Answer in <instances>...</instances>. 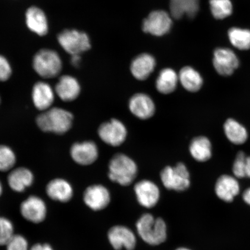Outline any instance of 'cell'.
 <instances>
[{
  "label": "cell",
  "mask_w": 250,
  "mask_h": 250,
  "mask_svg": "<svg viewBox=\"0 0 250 250\" xmlns=\"http://www.w3.org/2000/svg\"><path fill=\"white\" fill-rule=\"evenodd\" d=\"M73 114L67 109L55 107L43 111L37 117L36 124L45 133L59 135L66 133L73 126Z\"/></svg>",
  "instance_id": "cell-1"
},
{
  "label": "cell",
  "mask_w": 250,
  "mask_h": 250,
  "mask_svg": "<svg viewBox=\"0 0 250 250\" xmlns=\"http://www.w3.org/2000/svg\"><path fill=\"white\" fill-rule=\"evenodd\" d=\"M138 167L129 156L122 153L115 154L109 161L108 176L109 180L121 186H128L133 182Z\"/></svg>",
  "instance_id": "cell-2"
},
{
  "label": "cell",
  "mask_w": 250,
  "mask_h": 250,
  "mask_svg": "<svg viewBox=\"0 0 250 250\" xmlns=\"http://www.w3.org/2000/svg\"><path fill=\"white\" fill-rule=\"evenodd\" d=\"M136 228L141 238L150 245H161L167 239V225L161 218H155L150 214H143L137 222Z\"/></svg>",
  "instance_id": "cell-3"
},
{
  "label": "cell",
  "mask_w": 250,
  "mask_h": 250,
  "mask_svg": "<svg viewBox=\"0 0 250 250\" xmlns=\"http://www.w3.org/2000/svg\"><path fill=\"white\" fill-rule=\"evenodd\" d=\"M33 67L41 77L49 79L57 77L61 73L62 62L57 52L49 49H42L34 56Z\"/></svg>",
  "instance_id": "cell-4"
},
{
  "label": "cell",
  "mask_w": 250,
  "mask_h": 250,
  "mask_svg": "<svg viewBox=\"0 0 250 250\" xmlns=\"http://www.w3.org/2000/svg\"><path fill=\"white\" fill-rule=\"evenodd\" d=\"M161 179L166 188L176 191H184L190 184L189 171L182 162L174 167H165L161 172Z\"/></svg>",
  "instance_id": "cell-5"
},
{
  "label": "cell",
  "mask_w": 250,
  "mask_h": 250,
  "mask_svg": "<svg viewBox=\"0 0 250 250\" xmlns=\"http://www.w3.org/2000/svg\"><path fill=\"white\" fill-rule=\"evenodd\" d=\"M58 42L62 48L71 55H80L91 47L87 34L76 30H66L59 34Z\"/></svg>",
  "instance_id": "cell-6"
},
{
  "label": "cell",
  "mask_w": 250,
  "mask_h": 250,
  "mask_svg": "<svg viewBox=\"0 0 250 250\" xmlns=\"http://www.w3.org/2000/svg\"><path fill=\"white\" fill-rule=\"evenodd\" d=\"M100 139L106 145L120 146L125 142L127 130L125 125L117 119H112L101 125L98 130Z\"/></svg>",
  "instance_id": "cell-7"
},
{
  "label": "cell",
  "mask_w": 250,
  "mask_h": 250,
  "mask_svg": "<svg viewBox=\"0 0 250 250\" xmlns=\"http://www.w3.org/2000/svg\"><path fill=\"white\" fill-rule=\"evenodd\" d=\"M212 64L217 73L223 77L232 76L240 65L238 56L228 48H217L214 50Z\"/></svg>",
  "instance_id": "cell-8"
},
{
  "label": "cell",
  "mask_w": 250,
  "mask_h": 250,
  "mask_svg": "<svg viewBox=\"0 0 250 250\" xmlns=\"http://www.w3.org/2000/svg\"><path fill=\"white\" fill-rule=\"evenodd\" d=\"M173 24L171 16L163 10L152 11L143 21V30L154 36H163L169 32Z\"/></svg>",
  "instance_id": "cell-9"
},
{
  "label": "cell",
  "mask_w": 250,
  "mask_h": 250,
  "mask_svg": "<svg viewBox=\"0 0 250 250\" xmlns=\"http://www.w3.org/2000/svg\"><path fill=\"white\" fill-rule=\"evenodd\" d=\"M99 154L98 146L90 140L75 143L70 149L71 159L81 166H88L95 163L98 159Z\"/></svg>",
  "instance_id": "cell-10"
},
{
  "label": "cell",
  "mask_w": 250,
  "mask_h": 250,
  "mask_svg": "<svg viewBox=\"0 0 250 250\" xmlns=\"http://www.w3.org/2000/svg\"><path fill=\"white\" fill-rule=\"evenodd\" d=\"M20 212L27 221L34 224L42 223L46 217V205L40 197L30 196L21 203Z\"/></svg>",
  "instance_id": "cell-11"
},
{
  "label": "cell",
  "mask_w": 250,
  "mask_h": 250,
  "mask_svg": "<svg viewBox=\"0 0 250 250\" xmlns=\"http://www.w3.org/2000/svg\"><path fill=\"white\" fill-rule=\"evenodd\" d=\"M83 199L87 207L94 211H100L107 208L111 196L107 188L95 184L87 188L83 192Z\"/></svg>",
  "instance_id": "cell-12"
},
{
  "label": "cell",
  "mask_w": 250,
  "mask_h": 250,
  "mask_svg": "<svg viewBox=\"0 0 250 250\" xmlns=\"http://www.w3.org/2000/svg\"><path fill=\"white\" fill-rule=\"evenodd\" d=\"M128 107L134 116L142 120L154 116L156 111L154 102L151 97L144 93L134 95L129 100Z\"/></svg>",
  "instance_id": "cell-13"
},
{
  "label": "cell",
  "mask_w": 250,
  "mask_h": 250,
  "mask_svg": "<svg viewBox=\"0 0 250 250\" xmlns=\"http://www.w3.org/2000/svg\"><path fill=\"white\" fill-rule=\"evenodd\" d=\"M137 201L143 207L151 208L157 204L160 198V190L151 181L143 180L134 188Z\"/></svg>",
  "instance_id": "cell-14"
},
{
  "label": "cell",
  "mask_w": 250,
  "mask_h": 250,
  "mask_svg": "<svg viewBox=\"0 0 250 250\" xmlns=\"http://www.w3.org/2000/svg\"><path fill=\"white\" fill-rule=\"evenodd\" d=\"M55 89L48 83L39 81L34 84L31 98L34 107L42 112L52 107L55 99Z\"/></svg>",
  "instance_id": "cell-15"
},
{
  "label": "cell",
  "mask_w": 250,
  "mask_h": 250,
  "mask_svg": "<svg viewBox=\"0 0 250 250\" xmlns=\"http://www.w3.org/2000/svg\"><path fill=\"white\" fill-rule=\"evenodd\" d=\"M108 238L112 248L116 250L125 248L133 250L135 248L136 238L129 228L124 226H115L108 231Z\"/></svg>",
  "instance_id": "cell-16"
},
{
  "label": "cell",
  "mask_w": 250,
  "mask_h": 250,
  "mask_svg": "<svg viewBox=\"0 0 250 250\" xmlns=\"http://www.w3.org/2000/svg\"><path fill=\"white\" fill-rule=\"evenodd\" d=\"M54 89L56 95L64 102L76 101L81 92L80 83L76 78L69 75L59 78Z\"/></svg>",
  "instance_id": "cell-17"
},
{
  "label": "cell",
  "mask_w": 250,
  "mask_h": 250,
  "mask_svg": "<svg viewBox=\"0 0 250 250\" xmlns=\"http://www.w3.org/2000/svg\"><path fill=\"white\" fill-rule=\"evenodd\" d=\"M46 193L53 201L66 203L73 198L74 190L67 180L57 178L50 181L47 184Z\"/></svg>",
  "instance_id": "cell-18"
},
{
  "label": "cell",
  "mask_w": 250,
  "mask_h": 250,
  "mask_svg": "<svg viewBox=\"0 0 250 250\" xmlns=\"http://www.w3.org/2000/svg\"><path fill=\"white\" fill-rule=\"evenodd\" d=\"M156 61L154 56L148 54H140L131 62L130 71L132 76L139 81H145L154 71Z\"/></svg>",
  "instance_id": "cell-19"
},
{
  "label": "cell",
  "mask_w": 250,
  "mask_h": 250,
  "mask_svg": "<svg viewBox=\"0 0 250 250\" xmlns=\"http://www.w3.org/2000/svg\"><path fill=\"white\" fill-rule=\"evenodd\" d=\"M34 174L29 168L20 167L13 168L7 178L8 186L12 190L23 192L34 183Z\"/></svg>",
  "instance_id": "cell-20"
},
{
  "label": "cell",
  "mask_w": 250,
  "mask_h": 250,
  "mask_svg": "<svg viewBox=\"0 0 250 250\" xmlns=\"http://www.w3.org/2000/svg\"><path fill=\"white\" fill-rule=\"evenodd\" d=\"M240 187L235 178L229 175H223L217 181L215 191L219 198L227 202H232L238 195Z\"/></svg>",
  "instance_id": "cell-21"
},
{
  "label": "cell",
  "mask_w": 250,
  "mask_h": 250,
  "mask_svg": "<svg viewBox=\"0 0 250 250\" xmlns=\"http://www.w3.org/2000/svg\"><path fill=\"white\" fill-rule=\"evenodd\" d=\"M200 0H170L171 17L176 20L184 15L190 19L194 18L199 10Z\"/></svg>",
  "instance_id": "cell-22"
},
{
  "label": "cell",
  "mask_w": 250,
  "mask_h": 250,
  "mask_svg": "<svg viewBox=\"0 0 250 250\" xmlns=\"http://www.w3.org/2000/svg\"><path fill=\"white\" fill-rule=\"evenodd\" d=\"M179 82V74L170 68L162 69L156 78V90L163 95H168L176 89Z\"/></svg>",
  "instance_id": "cell-23"
},
{
  "label": "cell",
  "mask_w": 250,
  "mask_h": 250,
  "mask_svg": "<svg viewBox=\"0 0 250 250\" xmlns=\"http://www.w3.org/2000/svg\"><path fill=\"white\" fill-rule=\"evenodd\" d=\"M179 82L188 92L195 93L203 85V78L198 71L190 66L181 68L179 73Z\"/></svg>",
  "instance_id": "cell-24"
},
{
  "label": "cell",
  "mask_w": 250,
  "mask_h": 250,
  "mask_svg": "<svg viewBox=\"0 0 250 250\" xmlns=\"http://www.w3.org/2000/svg\"><path fill=\"white\" fill-rule=\"evenodd\" d=\"M192 157L196 161L205 162L212 156L211 143L208 137L198 136L190 142L189 147Z\"/></svg>",
  "instance_id": "cell-25"
},
{
  "label": "cell",
  "mask_w": 250,
  "mask_h": 250,
  "mask_svg": "<svg viewBox=\"0 0 250 250\" xmlns=\"http://www.w3.org/2000/svg\"><path fill=\"white\" fill-rule=\"evenodd\" d=\"M26 20L27 27L34 33L42 36L48 32V22L46 16L42 9L34 7L28 9Z\"/></svg>",
  "instance_id": "cell-26"
},
{
  "label": "cell",
  "mask_w": 250,
  "mask_h": 250,
  "mask_svg": "<svg viewBox=\"0 0 250 250\" xmlns=\"http://www.w3.org/2000/svg\"><path fill=\"white\" fill-rule=\"evenodd\" d=\"M224 130L227 139L235 145H242L248 139V132L239 122L228 119L224 125Z\"/></svg>",
  "instance_id": "cell-27"
},
{
  "label": "cell",
  "mask_w": 250,
  "mask_h": 250,
  "mask_svg": "<svg viewBox=\"0 0 250 250\" xmlns=\"http://www.w3.org/2000/svg\"><path fill=\"white\" fill-rule=\"evenodd\" d=\"M228 40L234 48L240 51L250 49V30L238 27H230L228 31Z\"/></svg>",
  "instance_id": "cell-28"
},
{
  "label": "cell",
  "mask_w": 250,
  "mask_h": 250,
  "mask_svg": "<svg viewBox=\"0 0 250 250\" xmlns=\"http://www.w3.org/2000/svg\"><path fill=\"white\" fill-rule=\"evenodd\" d=\"M209 5L211 15L215 20H224L233 14V7L231 0H210Z\"/></svg>",
  "instance_id": "cell-29"
},
{
  "label": "cell",
  "mask_w": 250,
  "mask_h": 250,
  "mask_svg": "<svg viewBox=\"0 0 250 250\" xmlns=\"http://www.w3.org/2000/svg\"><path fill=\"white\" fill-rule=\"evenodd\" d=\"M16 163L17 156L13 149L7 146H0V171L12 170Z\"/></svg>",
  "instance_id": "cell-30"
},
{
  "label": "cell",
  "mask_w": 250,
  "mask_h": 250,
  "mask_svg": "<svg viewBox=\"0 0 250 250\" xmlns=\"http://www.w3.org/2000/svg\"><path fill=\"white\" fill-rule=\"evenodd\" d=\"M14 234L12 222L7 218L0 217V246L7 245Z\"/></svg>",
  "instance_id": "cell-31"
},
{
  "label": "cell",
  "mask_w": 250,
  "mask_h": 250,
  "mask_svg": "<svg viewBox=\"0 0 250 250\" xmlns=\"http://www.w3.org/2000/svg\"><path fill=\"white\" fill-rule=\"evenodd\" d=\"M247 155L243 151L237 153L233 165L232 171L234 176L239 179L246 177L245 166Z\"/></svg>",
  "instance_id": "cell-32"
},
{
  "label": "cell",
  "mask_w": 250,
  "mask_h": 250,
  "mask_svg": "<svg viewBox=\"0 0 250 250\" xmlns=\"http://www.w3.org/2000/svg\"><path fill=\"white\" fill-rule=\"evenodd\" d=\"M5 246L7 250H30L27 239L21 234H15Z\"/></svg>",
  "instance_id": "cell-33"
},
{
  "label": "cell",
  "mask_w": 250,
  "mask_h": 250,
  "mask_svg": "<svg viewBox=\"0 0 250 250\" xmlns=\"http://www.w3.org/2000/svg\"><path fill=\"white\" fill-rule=\"evenodd\" d=\"M11 75L10 64L4 56L0 55V82H5L10 78Z\"/></svg>",
  "instance_id": "cell-34"
},
{
  "label": "cell",
  "mask_w": 250,
  "mask_h": 250,
  "mask_svg": "<svg viewBox=\"0 0 250 250\" xmlns=\"http://www.w3.org/2000/svg\"><path fill=\"white\" fill-rule=\"evenodd\" d=\"M30 250H54L51 245L47 243H37L30 249Z\"/></svg>",
  "instance_id": "cell-35"
},
{
  "label": "cell",
  "mask_w": 250,
  "mask_h": 250,
  "mask_svg": "<svg viewBox=\"0 0 250 250\" xmlns=\"http://www.w3.org/2000/svg\"><path fill=\"white\" fill-rule=\"evenodd\" d=\"M81 62V56L80 55H72L71 62L74 67H78Z\"/></svg>",
  "instance_id": "cell-36"
},
{
  "label": "cell",
  "mask_w": 250,
  "mask_h": 250,
  "mask_svg": "<svg viewBox=\"0 0 250 250\" xmlns=\"http://www.w3.org/2000/svg\"><path fill=\"white\" fill-rule=\"evenodd\" d=\"M246 177L250 178V156H247L245 166Z\"/></svg>",
  "instance_id": "cell-37"
},
{
  "label": "cell",
  "mask_w": 250,
  "mask_h": 250,
  "mask_svg": "<svg viewBox=\"0 0 250 250\" xmlns=\"http://www.w3.org/2000/svg\"><path fill=\"white\" fill-rule=\"evenodd\" d=\"M243 197L244 201L250 205V188L245 190Z\"/></svg>",
  "instance_id": "cell-38"
},
{
  "label": "cell",
  "mask_w": 250,
  "mask_h": 250,
  "mask_svg": "<svg viewBox=\"0 0 250 250\" xmlns=\"http://www.w3.org/2000/svg\"><path fill=\"white\" fill-rule=\"evenodd\" d=\"M2 192H3L2 184L1 183V180H0V196H1Z\"/></svg>",
  "instance_id": "cell-39"
},
{
  "label": "cell",
  "mask_w": 250,
  "mask_h": 250,
  "mask_svg": "<svg viewBox=\"0 0 250 250\" xmlns=\"http://www.w3.org/2000/svg\"><path fill=\"white\" fill-rule=\"evenodd\" d=\"M176 250H190L188 249L187 248H181L178 249H177Z\"/></svg>",
  "instance_id": "cell-40"
},
{
  "label": "cell",
  "mask_w": 250,
  "mask_h": 250,
  "mask_svg": "<svg viewBox=\"0 0 250 250\" xmlns=\"http://www.w3.org/2000/svg\"><path fill=\"white\" fill-rule=\"evenodd\" d=\"M0 103H1V97H0Z\"/></svg>",
  "instance_id": "cell-41"
}]
</instances>
